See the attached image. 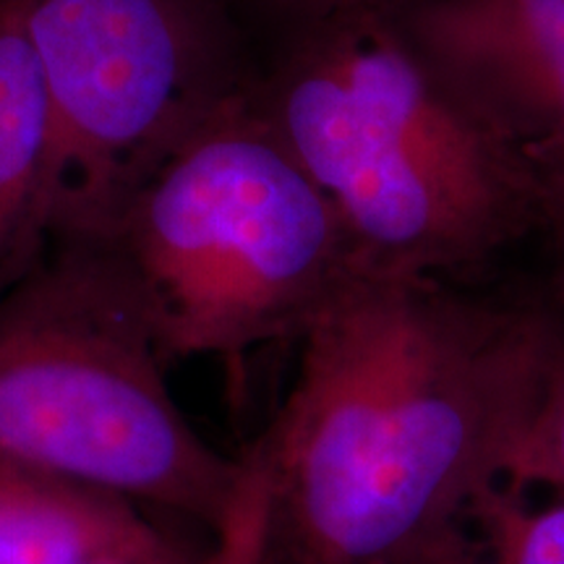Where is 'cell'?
<instances>
[{
  "label": "cell",
  "instance_id": "obj_1",
  "mask_svg": "<svg viewBox=\"0 0 564 564\" xmlns=\"http://www.w3.org/2000/svg\"><path fill=\"white\" fill-rule=\"evenodd\" d=\"M564 358L541 308L364 270L301 335L291 394L253 442L267 564H457Z\"/></svg>",
  "mask_w": 564,
  "mask_h": 564
},
{
  "label": "cell",
  "instance_id": "obj_2",
  "mask_svg": "<svg viewBox=\"0 0 564 564\" xmlns=\"http://www.w3.org/2000/svg\"><path fill=\"white\" fill-rule=\"evenodd\" d=\"M251 95L366 270L460 272L539 220L523 152L449 95L390 6L293 24Z\"/></svg>",
  "mask_w": 564,
  "mask_h": 564
},
{
  "label": "cell",
  "instance_id": "obj_3",
  "mask_svg": "<svg viewBox=\"0 0 564 564\" xmlns=\"http://www.w3.org/2000/svg\"><path fill=\"white\" fill-rule=\"evenodd\" d=\"M251 89L141 186L100 243L167 364L301 340L366 270Z\"/></svg>",
  "mask_w": 564,
  "mask_h": 564
},
{
  "label": "cell",
  "instance_id": "obj_4",
  "mask_svg": "<svg viewBox=\"0 0 564 564\" xmlns=\"http://www.w3.org/2000/svg\"><path fill=\"white\" fill-rule=\"evenodd\" d=\"M144 308L100 246H53L0 301V463L220 525L241 457L173 400Z\"/></svg>",
  "mask_w": 564,
  "mask_h": 564
},
{
  "label": "cell",
  "instance_id": "obj_5",
  "mask_svg": "<svg viewBox=\"0 0 564 564\" xmlns=\"http://www.w3.org/2000/svg\"><path fill=\"white\" fill-rule=\"evenodd\" d=\"M21 19L51 118L53 246H100L253 84L220 0H21Z\"/></svg>",
  "mask_w": 564,
  "mask_h": 564
},
{
  "label": "cell",
  "instance_id": "obj_6",
  "mask_svg": "<svg viewBox=\"0 0 564 564\" xmlns=\"http://www.w3.org/2000/svg\"><path fill=\"white\" fill-rule=\"evenodd\" d=\"M394 21L455 100L514 150L564 147V0H400Z\"/></svg>",
  "mask_w": 564,
  "mask_h": 564
},
{
  "label": "cell",
  "instance_id": "obj_7",
  "mask_svg": "<svg viewBox=\"0 0 564 564\" xmlns=\"http://www.w3.org/2000/svg\"><path fill=\"white\" fill-rule=\"evenodd\" d=\"M51 118L21 0H0V301L51 251Z\"/></svg>",
  "mask_w": 564,
  "mask_h": 564
},
{
  "label": "cell",
  "instance_id": "obj_8",
  "mask_svg": "<svg viewBox=\"0 0 564 564\" xmlns=\"http://www.w3.org/2000/svg\"><path fill=\"white\" fill-rule=\"evenodd\" d=\"M162 539L126 499L0 463V564H95Z\"/></svg>",
  "mask_w": 564,
  "mask_h": 564
},
{
  "label": "cell",
  "instance_id": "obj_9",
  "mask_svg": "<svg viewBox=\"0 0 564 564\" xmlns=\"http://www.w3.org/2000/svg\"><path fill=\"white\" fill-rule=\"evenodd\" d=\"M484 564H564V491L507 474L478 502Z\"/></svg>",
  "mask_w": 564,
  "mask_h": 564
},
{
  "label": "cell",
  "instance_id": "obj_10",
  "mask_svg": "<svg viewBox=\"0 0 564 564\" xmlns=\"http://www.w3.org/2000/svg\"><path fill=\"white\" fill-rule=\"evenodd\" d=\"M267 497L264 465L253 444L241 455V478L220 525L212 531L209 552L194 564H267Z\"/></svg>",
  "mask_w": 564,
  "mask_h": 564
},
{
  "label": "cell",
  "instance_id": "obj_11",
  "mask_svg": "<svg viewBox=\"0 0 564 564\" xmlns=\"http://www.w3.org/2000/svg\"><path fill=\"white\" fill-rule=\"evenodd\" d=\"M510 474L564 491V358Z\"/></svg>",
  "mask_w": 564,
  "mask_h": 564
},
{
  "label": "cell",
  "instance_id": "obj_12",
  "mask_svg": "<svg viewBox=\"0 0 564 564\" xmlns=\"http://www.w3.org/2000/svg\"><path fill=\"white\" fill-rule=\"evenodd\" d=\"M523 158L533 173L539 220L549 223L564 253V147H531Z\"/></svg>",
  "mask_w": 564,
  "mask_h": 564
},
{
  "label": "cell",
  "instance_id": "obj_13",
  "mask_svg": "<svg viewBox=\"0 0 564 564\" xmlns=\"http://www.w3.org/2000/svg\"><path fill=\"white\" fill-rule=\"evenodd\" d=\"M274 11L291 17L293 24L306 19L324 17V13H335L343 9H361V6H394L400 0H264Z\"/></svg>",
  "mask_w": 564,
  "mask_h": 564
},
{
  "label": "cell",
  "instance_id": "obj_14",
  "mask_svg": "<svg viewBox=\"0 0 564 564\" xmlns=\"http://www.w3.org/2000/svg\"><path fill=\"white\" fill-rule=\"evenodd\" d=\"M95 564H194L192 560H183L171 541L162 539L160 544L154 546H144L137 549V552H123V554H112L105 556V560L95 562Z\"/></svg>",
  "mask_w": 564,
  "mask_h": 564
}]
</instances>
